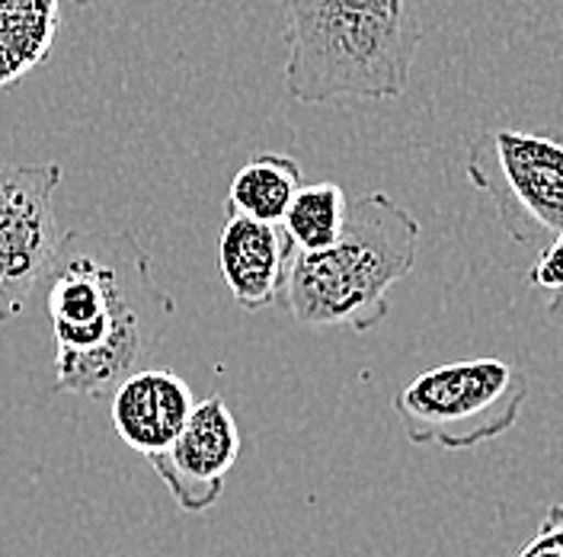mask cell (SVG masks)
I'll return each instance as SVG.
<instances>
[{
  "label": "cell",
  "instance_id": "6da1fadb",
  "mask_svg": "<svg viewBox=\"0 0 563 557\" xmlns=\"http://www.w3.org/2000/svg\"><path fill=\"white\" fill-rule=\"evenodd\" d=\"M38 285L55 334V391L84 397L112 394L176 314L129 228L62 234Z\"/></svg>",
  "mask_w": 563,
  "mask_h": 557
},
{
  "label": "cell",
  "instance_id": "7a4b0ae2",
  "mask_svg": "<svg viewBox=\"0 0 563 557\" xmlns=\"http://www.w3.org/2000/svg\"><path fill=\"white\" fill-rule=\"evenodd\" d=\"M291 100L308 106L394 100L407 90L420 23L407 0H282Z\"/></svg>",
  "mask_w": 563,
  "mask_h": 557
},
{
  "label": "cell",
  "instance_id": "3957f363",
  "mask_svg": "<svg viewBox=\"0 0 563 557\" xmlns=\"http://www.w3.org/2000/svg\"><path fill=\"white\" fill-rule=\"evenodd\" d=\"M420 221L387 193L352 199L336 241L295 250L285 276L288 312L305 327L375 330L390 312L387 292L413 273Z\"/></svg>",
  "mask_w": 563,
  "mask_h": 557
},
{
  "label": "cell",
  "instance_id": "277c9868",
  "mask_svg": "<svg viewBox=\"0 0 563 557\" xmlns=\"http://www.w3.org/2000/svg\"><path fill=\"white\" fill-rule=\"evenodd\" d=\"M528 401L522 369L503 359H464L417 375L394 411L413 446L467 452L516 429Z\"/></svg>",
  "mask_w": 563,
  "mask_h": 557
},
{
  "label": "cell",
  "instance_id": "5b68a950",
  "mask_svg": "<svg viewBox=\"0 0 563 557\" xmlns=\"http://www.w3.org/2000/svg\"><path fill=\"white\" fill-rule=\"evenodd\" d=\"M467 179L487 193L503 231L522 247L563 234V141L548 132L496 129L471 144Z\"/></svg>",
  "mask_w": 563,
  "mask_h": 557
},
{
  "label": "cell",
  "instance_id": "8992f818",
  "mask_svg": "<svg viewBox=\"0 0 563 557\" xmlns=\"http://www.w3.org/2000/svg\"><path fill=\"white\" fill-rule=\"evenodd\" d=\"M62 164H0V320L26 308L58 247Z\"/></svg>",
  "mask_w": 563,
  "mask_h": 557
},
{
  "label": "cell",
  "instance_id": "52a82bcc",
  "mask_svg": "<svg viewBox=\"0 0 563 557\" xmlns=\"http://www.w3.org/2000/svg\"><path fill=\"white\" fill-rule=\"evenodd\" d=\"M241 449L244 439L238 419L221 397L211 394L206 401H196L174 443L147 455V461L183 513H206L221 500Z\"/></svg>",
  "mask_w": 563,
  "mask_h": 557
},
{
  "label": "cell",
  "instance_id": "ba28073f",
  "mask_svg": "<svg viewBox=\"0 0 563 557\" xmlns=\"http://www.w3.org/2000/svg\"><path fill=\"white\" fill-rule=\"evenodd\" d=\"M291 256L295 244L282 225L228 211L218 231V273L241 312L256 314L276 305Z\"/></svg>",
  "mask_w": 563,
  "mask_h": 557
},
{
  "label": "cell",
  "instance_id": "9c48e42d",
  "mask_svg": "<svg viewBox=\"0 0 563 557\" xmlns=\"http://www.w3.org/2000/svg\"><path fill=\"white\" fill-rule=\"evenodd\" d=\"M196 407V394L170 369H135L112 387V429L141 455L167 449Z\"/></svg>",
  "mask_w": 563,
  "mask_h": 557
},
{
  "label": "cell",
  "instance_id": "30bf717a",
  "mask_svg": "<svg viewBox=\"0 0 563 557\" xmlns=\"http://www.w3.org/2000/svg\"><path fill=\"white\" fill-rule=\"evenodd\" d=\"M62 30V0H0V90L48 62Z\"/></svg>",
  "mask_w": 563,
  "mask_h": 557
},
{
  "label": "cell",
  "instance_id": "8fae6325",
  "mask_svg": "<svg viewBox=\"0 0 563 557\" xmlns=\"http://www.w3.org/2000/svg\"><path fill=\"white\" fill-rule=\"evenodd\" d=\"M305 183L301 167L288 154H256L231 179L228 189V211H238L256 221L282 225L285 211L291 206L298 186Z\"/></svg>",
  "mask_w": 563,
  "mask_h": 557
},
{
  "label": "cell",
  "instance_id": "7c38bea8",
  "mask_svg": "<svg viewBox=\"0 0 563 557\" xmlns=\"http://www.w3.org/2000/svg\"><path fill=\"white\" fill-rule=\"evenodd\" d=\"M346 209L350 199L340 183H301L282 218V228L295 250H320L336 241L346 221Z\"/></svg>",
  "mask_w": 563,
  "mask_h": 557
},
{
  "label": "cell",
  "instance_id": "4fadbf2b",
  "mask_svg": "<svg viewBox=\"0 0 563 557\" xmlns=\"http://www.w3.org/2000/svg\"><path fill=\"white\" fill-rule=\"evenodd\" d=\"M528 282H534L538 288L551 292L554 302H551V314H563V234H558L551 244L544 247L541 260L534 263Z\"/></svg>",
  "mask_w": 563,
  "mask_h": 557
},
{
  "label": "cell",
  "instance_id": "5bb4252c",
  "mask_svg": "<svg viewBox=\"0 0 563 557\" xmlns=\"http://www.w3.org/2000/svg\"><path fill=\"white\" fill-rule=\"evenodd\" d=\"M516 557H563V503H554L541 528L519 548Z\"/></svg>",
  "mask_w": 563,
  "mask_h": 557
},
{
  "label": "cell",
  "instance_id": "9a60e30c",
  "mask_svg": "<svg viewBox=\"0 0 563 557\" xmlns=\"http://www.w3.org/2000/svg\"><path fill=\"white\" fill-rule=\"evenodd\" d=\"M74 7H93V3H103V0H70Z\"/></svg>",
  "mask_w": 563,
  "mask_h": 557
}]
</instances>
